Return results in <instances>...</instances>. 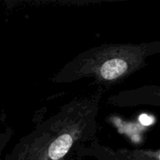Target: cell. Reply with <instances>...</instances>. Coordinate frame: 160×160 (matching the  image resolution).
I'll return each instance as SVG.
<instances>
[{
  "mask_svg": "<svg viewBox=\"0 0 160 160\" xmlns=\"http://www.w3.org/2000/svg\"><path fill=\"white\" fill-rule=\"evenodd\" d=\"M105 89L72 98L22 138L4 160H75L79 149L95 141Z\"/></svg>",
  "mask_w": 160,
  "mask_h": 160,
  "instance_id": "1",
  "label": "cell"
},
{
  "mask_svg": "<svg viewBox=\"0 0 160 160\" xmlns=\"http://www.w3.org/2000/svg\"><path fill=\"white\" fill-rule=\"evenodd\" d=\"M159 53L160 40L102 44L73 57L52 76V82L70 83L91 78L98 87L110 88L143 68L149 57Z\"/></svg>",
  "mask_w": 160,
  "mask_h": 160,
  "instance_id": "2",
  "label": "cell"
},
{
  "mask_svg": "<svg viewBox=\"0 0 160 160\" xmlns=\"http://www.w3.org/2000/svg\"><path fill=\"white\" fill-rule=\"evenodd\" d=\"M108 104L116 107L153 106L160 108V84L143 85L111 96Z\"/></svg>",
  "mask_w": 160,
  "mask_h": 160,
  "instance_id": "3",
  "label": "cell"
},
{
  "mask_svg": "<svg viewBox=\"0 0 160 160\" xmlns=\"http://www.w3.org/2000/svg\"><path fill=\"white\" fill-rule=\"evenodd\" d=\"M78 153L91 154L98 160H160V149H119L117 151H112L108 147L100 145L96 141L82 146Z\"/></svg>",
  "mask_w": 160,
  "mask_h": 160,
  "instance_id": "4",
  "label": "cell"
}]
</instances>
